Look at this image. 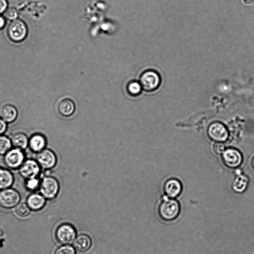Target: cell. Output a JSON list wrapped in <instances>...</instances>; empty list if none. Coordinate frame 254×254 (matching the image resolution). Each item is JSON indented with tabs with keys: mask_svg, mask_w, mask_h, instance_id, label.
Listing matches in <instances>:
<instances>
[{
	"mask_svg": "<svg viewBox=\"0 0 254 254\" xmlns=\"http://www.w3.org/2000/svg\"><path fill=\"white\" fill-rule=\"evenodd\" d=\"M181 211L180 204L178 201L172 198L164 199L158 207L160 217L165 221L175 220Z\"/></svg>",
	"mask_w": 254,
	"mask_h": 254,
	"instance_id": "cell-1",
	"label": "cell"
},
{
	"mask_svg": "<svg viewBox=\"0 0 254 254\" xmlns=\"http://www.w3.org/2000/svg\"><path fill=\"white\" fill-rule=\"evenodd\" d=\"M139 82L144 90L152 92L159 87L161 78L159 73L156 70L147 69L141 74Z\"/></svg>",
	"mask_w": 254,
	"mask_h": 254,
	"instance_id": "cell-2",
	"label": "cell"
},
{
	"mask_svg": "<svg viewBox=\"0 0 254 254\" xmlns=\"http://www.w3.org/2000/svg\"><path fill=\"white\" fill-rule=\"evenodd\" d=\"M76 232L75 228L68 223L60 225L56 231V237L57 241L63 245L71 244L75 239Z\"/></svg>",
	"mask_w": 254,
	"mask_h": 254,
	"instance_id": "cell-3",
	"label": "cell"
},
{
	"mask_svg": "<svg viewBox=\"0 0 254 254\" xmlns=\"http://www.w3.org/2000/svg\"><path fill=\"white\" fill-rule=\"evenodd\" d=\"M7 32L9 39L14 42H18L26 37L27 29L22 20L14 19L9 23Z\"/></svg>",
	"mask_w": 254,
	"mask_h": 254,
	"instance_id": "cell-4",
	"label": "cell"
},
{
	"mask_svg": "<svg viewBox=\"0 0 254 254\" xmlns=\"http://www.w3.org/2000/svg\"><path fill=\"white\" fill-rule=\"evenodd\" d=\"M60 186L58 180L53 177L44 178L40 184V192L47 199L55 198L59 190Z\"/></svg>",
	"mask_w": 254,
	"mask_h": 254,
	"instance_id": "cell-5",
	"label": "cell"
},
{
	"mask_svg": "<svg viewBox=\"0 0 254 254\" xmlns=\"http://www.w3.org/2000/svg\"><path fill=\"white\" fill-rule=\"evenodd\" d=\"M20 199L19 194L14 190L6 189L0 191V206L3 208L14 207Z\"/></svg>",
	"mask_w": 254,
	"mask_h": 254,
	"instance_id": "cell-6",
	"label": "cell"
},
{
	"mask_svg": "<svg viewBox=\"0 0 254 254\" xmlns=\"http://www.w3.org/2000/svg\"><path fill=\"white\" fill-rule=\"evenodd\" d=\"M37 162L43 168L50 169L57 163V157L55 153L50 149H44L39 152L37 156Z\"/></svg>",
	"mask_w": 254,
	"mask_h": 254,
	"instance_id": "cell-7",
	"label": "cell"
},
{
	"mask_svg": "<svg viewBox=\"0 0 254 254\" xmlns=\"http://www.w3.org/2000/svg\"><path fill=\"white\" fill-rule=\"evenodd\" d=\"M24 158L23 152L20 149L9 150L5 154L4 161L5 165L11 169L18 168L22 164Z\"/></svg>",
	"mask_w": 254,
	"mask_h": 254,
	"instance_id": "cell-8",
	"label": "cell"
},
{
	"mask_svg": "<svg viewBox=\"0 0 254 254\" xmlns=\"http://www.w3.org/2000/svg\"><path fill=\"white\" fill-rule=\"evenodd\" d=\"M222 159L228 167L235 168L239 166L242 162V155L237 150L229 148L222 153Z\"/></svg>",
	"mask_w": 254,
	"mask_h": 254,
	"instance_id": "cell-9",
	"label": "cell"
},
{
	"mask_svg": "<svg viewBox=\"0 0 254 254\" xmlns=\"http://www.w3.org/2000/svg\"><path fill=\"white\" fill-rule=\"evenodd\" d=\"M19 172L25 179L36 178L40 172L39 164L34 160H27L21 166Z\"/></svg>",
	"mask_w": 254,
	"mask_h": 254,
	"instance_id": "cell-10",
	"label": "cell"
},
{
	"mask_svg": "<svg viewBox=\"0 0 254 254\" xmlns=\"http://www.w3.org/2000/svg\"><path fill=\"white\" fill-rule=\"evenodd\" d=\"M209 136L217 141H223L228 137V131L221 123H214L210 125L208 129Z\"/></svg>",
	"mask_w": 254,
	"mask_h": 254,
	"instance_id": "cell-11",
	"label": "cell"
},
{
	"mask_svg": "<svg viewBox=\"0 0 254 254\" xmlns=\"http://www.w3.org/2000/svg\"><path fill=\"white\" fill-rule=\"evenodd\" d=\"M165 194L170 198H175L181 192L182 186L180 182L176 179H170L166 181L163 187Z\"/></svg>",
	"mask_w": 254,
	"mask_h": 254,
	"instance_id": "cell-12",
	"label": "cell"
},
{
	"mask_svg": "<svg viewBox=\"0 0 254 254\" xmlns=\"http://www.w3.org/2000/svg\"><path fill=\"white\" fill-rule=\"evenodd\" d=\"M58 110L60 114L62 116L69 117L74 113L75 110V105L71 99L64 98L59 103Z\"/></svg>",
	"mask_w": 254,
	"mask_h": 254,
	"instance_id": "cell-13",
	"label": "cell"
},
{
	"mask_svg": "<svg viewBox=\"0 0 254 254\" xmlns=\"http://www.w3.org/2000/svg\"><path fill=\"white\" fill-rule=\"evenodd\" d=\"M92 241L90 238L86 234L78 236L73 242V247L78 251L85 252L91 246Z\"/></svg>",
	"mask_w": 254,
	"mask_h": 254,
	"instance_id": "cell-14",
	"label": "cell"
},
{
	"mask_svg": "<svg viewBox=\"0 0 254 254\" xmlns=\"http://www.w3.org/2000/svg\"><path fill=\"white\" fill-rule=\"evenodd\" d=\"M27 205L33 210H39L42 208L45 203V197L37 193L31 194L27 200Z\"/></svg>",
	"mask_w": 254,
	"mask_h": 254,
	"instance_id": "cell-15",
	"label": "cell"
},
{
	"mask_svg": "<svg viewBox=\"0 0 254 254\" xmlns=\"http://www.w3.org/2000/svg\"><path fill=\"white\" fill-rule=\"evenodd\" d=\"M17 112L14 107L10 105L3 106L0 110V116L5 122L10 123L15 120Z\"/></svg>",
	"mask_w": 254,
	"mask_h": 254,
	"instance_id": "cell-16",
	"label": "cell"
},
{
	"mask_svg": "<svg viewBox=\"0 0 254 254\" xmlns=\"http://www.w3.org/2000/svg\"><path fill=\"white\" fill-rule=\"evenodd\" d=\"M46 143L45 137L40 134L34 135L29 141L31 149L34 152H40L45 147Z\"/></svg>",
	"mask_w": 254,
	"mask_h": 254,
	"instance_id": "cell-17",
	"label": "cell"
},
{
	"mask_svg": "<svg viewBox=\"0 0 254 254\" xmlns=\"http://www.w3.org/2000/svg\"><path fill=\"white\" fill-rule=\"evenodd\" d=\"M13 181V176L9 171L0 168V190L7 189L12 184Z\"/></svg>",
	"mask_w": 254,
	"mask_h": 254,
	"instance_id": "cell-18",
	"label": "cell"
},
{
	"mask_svg": "<svg viewBox=\"0 0 254 254\" xmlns=\"http://www.w3.org/2000/svg\"><path fill=\"white\" fill-rule=\"evenodd\" d=\"M248 183V177L244 175H240L235 178L233 182V189L237 192H242L247 188Z\"/></svg>",
	"mask_w": 254,
	"mask_h": 254,
	"instance_id": "cell-19",
	"label": "cell"
},
{
	"mask_svg": "<svg viewBox=\"0 0 254 254\" xmlns=\"http://www.w3.org/2000/svg\"><path fill=\"white\" fill-rule=\"evenodd\" d=\"M28 143L27 137L23 133L15 134L12 137L11 143L16 148L25 149L27 147Z\"/></svg>",
	"mask_w": 254,
	"mask_h": 254,
	"instance_id": "cell-20",
	"label": "cell"
},
{
	"mask_svg": "<svg viewBox=\"0 0 254 254\" xmlns=\"http://www.w3.org/2000/svg\"><path fill=\"white\" fill-rule=\"evenodd\" d=\"M139 81L132 80L129 81L127 85V90L128 94L132 96L139 95L142 90Z\"/></svg>",
	"mask_w": 254,
	"mask_h": 254,
	"instance_id": "cell-21",
	"label": "cell"
},
{
	"mask_svg": "<svg viewBox=\"0 0 254 254\" xmlns=\"http://www.w3.org/2000/svg\"><path fill=\"white\" fill-rule=\"evenodd\" d=\"M11 142L6 136H0V155L6 153L10 149Z\"/></svg>",
	"mask_w": 254,
	"mask_h": 254,
	"instance_id": "cell-22",
	"label": "cell"
},
{
	"mask_svg": "<svg viewBox=\"0 0 254 254\" xmlns=\"http://www.w3.org/2000/svg\"><path fill=\"white\" fill-rule=\"evenodd\" d=\"M15 212L18 216L25 217L29 214L30 210L28 205L25 203H21L16 206Z\"/></svg>",
	"mask_w": 254,
	"mask_h": 254,
	"instance_id": "cell-23",
	"label": "cell"
},
{
	"mask_svg": "<svg viewBox=\"0 0 254 254\" xmlns=\"http://www.w3.org/2000/svg\"><path fill=\"white\" fill-rule=\"evenodd\" d=\"M54 254H76V253L72 246L65 245L57 249Z\"/></svg>",
	"mask_w": 254,
	"mask_h": 254,
	"instance_id": "cell-24",
	"label": "cell"
},
{
	"mask_svg": "<svg viewBox=\"0 0 254 254\" xmlns=\"http://www.w3.org/2000/svg\"><path fill=\"white\" fill-rule=\"evenodd\" d=\"M4 17L9 20H14L18 16V13L17 10L12 7H10L4 11Z\"/></svg>",
	"mask_w": 254,
	"mask_h": 254,
	"instance_id": "cell-25",
	"label": "cell"
},
{
	"mask_svg": "<svg viewBox=\"0 0 254 254\" xmlns=\"http://www.w3.org/2000/svg\"><path fill=\"white\" fill-rule=\"evenodd\" d=\"M39 185V181L36 178L28 179L26 182L27 188L31 190H35Z\"/></svg>",
	"mask_w": 254,
	"mask_h": 254,
	"instance_id": "cell-26",
	"label": "cell"
},
{
	"mask_svg": "<svg viewBox=\"0 0 254 254\" xmlns=\"http://www.w3.org/2000/svg\"><path fill=\"white\" fill-rule=\"evenodd\" d=\"M213 148L215 153L221 154L225 150V145L223 143L218 142L214 144Z\"/></svg>",
	"mask_w": 254,
	"mask_h": 254,
	"instance_id": "cell-27",
	"label": "cell"
},
{
	"mask_svg": "<svg viewBox=\"0 0 254 254\" xmlns=\"http://www.w3.org/2000/svg\"><path fill=\"white\" fill-rule=\"evenodd\" d=\"M7 6V2L6 0H0V14L5 11Z\"/></svg>",
	"mask_w": 254,
	"mask_h": 254,
	"instance_id": "cell-28",
	"label": "cell"
},
{
	"mask_svg": "<svg viewBox=\"0 0 254 254\" xmlns=\"http://www.w3.org/2000/svg\"><path fill=\"white\" fill-rule=\"evenodd\" d=\"M6 128L5 122L2 119H0V135L3 133Z\"/></svg>",
	"mask_w": 254,
	"mask_h": 254,
	"instance_id": "cell-29",
	"label": "cell"
},
{
	"mask_svg": "<svg viewBox=\"0 0 254 254\" xmlns=\"http://www.w3.org/2000/svg\"><path fill=\"white\" fill-rule=\"evenodd\" d=\"M5 25V18L0 15V29L3 28Z\"/></svg>",
	"mask_w": 254,
	"mask_h": 254,
	"instance_id": "cell-30",
	"label": "cell"
},
{
	"mask_svg": "<svg viewBox=\"0 0 254 254\" xmlns=\"http://www.w3.org/2000/svg\"><path fill=\"white\" fill-rule=\"evenodd\" d=\"M244 2L247 4L251 3L254 0H243Z\"/></svg>",
	"mask_w": 254,
	"mask_h": 254,
	"instance_id": "cell-31",
	"label": "cell"
},
{
	"mask_svg": "<svg viewBox=\"0 0 254 254\" xmlns=\"http://www.w3.org/2000/svg\"><path fill=\"white\" fill-rule=\"evenodd\" d=\"M252 164L253 167L254 169V157L253 158V160H252Z\"/></svg>",
	"mask_w": 254,
	"mask_h": 254,
	"instance_id": "cell-32",
	"label": "cell"
},
{
	"mask_svg": "<svg viewBox=\"0 0 254 254\" xmlns=\"http://www.w3.org/2000/svg\"><path fill=\"white\" fill-rule=\"evenodd\" d=\"M2 232L1 230H0V236H1L2 234Z\"/></svg>",
	"mask_w": 254,
	"mask_h": 254,
	"instance_id": "cell-33",
	"label": "cell"
}]
</instances>
